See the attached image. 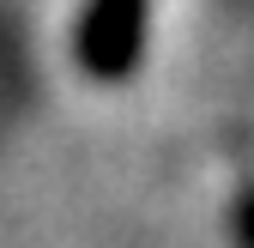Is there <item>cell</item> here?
<instances>
[{
	"label": "cell",
	"instance_id": "cell-2",
	"mask_svg": "<svg viewBox=\"0 0 254 248\" xmlns=\"http://www.w3.org/2000/svg\"><path fill=\"white\" fill-rule=\"evenodd\" d=\"M230 230H236V242H242V248H254V194H248V200L236 206V218H230Z\"/></svg>",
	"mask_w": 254,
	"mask_h": 248
},
{
	"label": "cell",
	"instance_id": "cell-1",
	"mask_svg": "<svg viewBox=\"0 0 254 248\" xmlns=\"http://www.w3.org/2000/svg\"><path fill=\"white\" fill-rule=\"evenodd\" d=\"M145 6L151 0H91L79 18V61L97 79H121L139 67L145 49Z\"/></svg>",
	"mask_w": 254,
	"mask_h": 248
}]
</instances>
